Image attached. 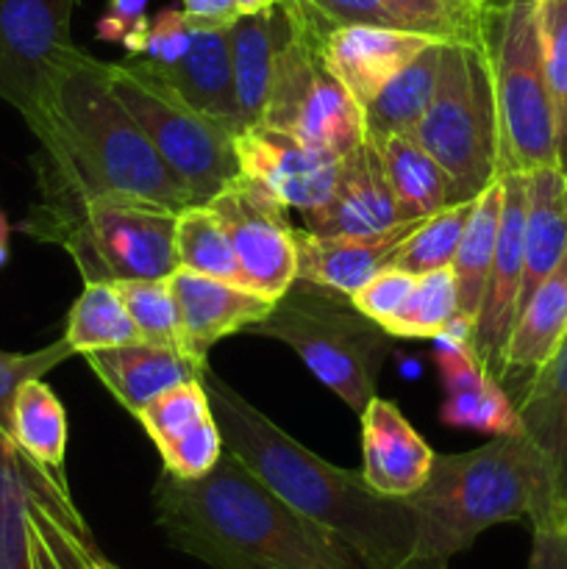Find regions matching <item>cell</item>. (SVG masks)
<instances>
[{
    "instance_id": "30",
    "label": "cell",
    "mask_w": 567,
    "mask_h": 569,
    "mask_svg": "<svg viewBox=\"0 0 567 569\" xmlns=\"http://www.w3.org/2000/svg\"><path fill=\"white\" fill-rule=\"evenodd\" d=\"M372 144L378 148L387 181L398 200L400 220H426L445 206L459 203L448 172L411 139V133H395Z\"/></svg>"
},
{
    "instance_id": "6",
    "label": "cell",
    "mask_w": 567,
    "mask_h": 569,
    "mask_svg": "<svg viewBox=\"0 0 567 569\" xmlns=\"http://www.w3.org/2000/svg\"><path fill=\"white\" fill-rule=\"evenodd\" d=\"M245 333L292 348L311 376L356 415L378 395V376L395 339L361 315L350 295L300 278L276 300L270 315Z\"/></svg>"
},
{
    "instance_id": "40",
    "label": "cell",
    "mask_w": 567,
    "mask_h": 569,
    "mask_svg": "<svg viewBox=\"0 0 567 569\" xmlns=\"http://www.w3.org/2000/svg\"><path fill=\"white\" fill-rule=\"evenodd\" d=\"M545 78L556 120V148L567 167V0H539Z\"/></svg>"
},
{
    "instance_id": "33",
    "label": "cell",
    "mask_w": 567,
    "mask_h": 569,
    "mask_svg": "<svg viewBox=\"0 0 567 569\" xmlns=\"http://www.w3.org/2000/svg\"><path fill=\"white\" fill-rule=\"evenodd\" d=\"M64 339L81 356L94 353V350L142 342L115 283L100 281L83 283V292L78 295V300L70 309V317H67Z\"/></svg>"
},
{
    "instance_id": "15",
    "label": "cell",
    "mask_w": 567,
    "mask_h": 569,
    "mask_svg": "<svg viewBox=\"0 0 567 569\" xmlns=\"http://www.w3.org/2000/svg\"><path fill=\"white\" fill-rule=\"evenodd\" d=\"M26 476L28 537L37 569H120L106 559L87 520L72 503L64 472L37 465L20 450Z\"/></svg>"
},
{
    "instance_id": "11",
    "label": "cell",
    "mask_w": 567,
    "mask_h": 569,
    "mask_svg": "<svg viewBox=\"0 0 567 569\" xmlns=\"http://www.w3.org/2000/svg\"><path fill=\"white\" fill-rule=\"evenodd\" d=\"M206 206L231 239L242 287L270 300L281 298L298 281V250L287 206L245 172L233 176Z\"/></svg>"
},
{
    "instance_id": "16",
    "label": "cell",
    "mask_w": 567,
    "mask_h": 569,
    "mask_svg": "<svg viewBox=\"0 0 567 569\" xmlns=\"http://www.w3.org/2000/svg\"><path fill=\"white\" fill-rule=\"evenodd\" d=\"M300 217L306 231L320 237H378L404 222L381 156L370 139L365 137L359 148L339 159L331 198Z\"/></svg>"
},
{
    "instance_id": "10",
    "label": "cell",
    "mask_w": 567,
    "mask_h": 569,
    "mask_svg": "<svg viewBox=\"0 0 567 569\" xmlns=\"http://www.w3.org/2000/svg\"><path fill=\"white\" fill-rule=\"evenodd\" d=\"M284 3L292 17V31L276 53L261 122L337 156L350 153L367 137L365 109L328 70L322 53L328 33L306 0Z\"/></svg>"
},
{
    "instance_id": "28",
    "label": "cell",
    "mask_w": 567,
    "mask_h": 569,
    "mask_svg": "<svg viewBox=\"0 0 567 569\" xmlns=\"http://www.w3.org/2000/svg\"><path fill=\"white\" fill-rule=\"evenodd\" d=\"M153 76L170 83L195 109L222 117V120L239 126L231 48H228V26H192V42H189V50L183 53V59L178 64L167 67V70L153 72Z\"/></svg>"
},
{
    "instance_id": "25",
    "label": "cell",
    "mask_w": 567,
    "mask_h": 569,
    "mask_svg": "<svg viewBox=\"0 0 567 569\" xmlns=\"http://www.w3.org/2000/svg\"><path fill=\"white\" fill-rule=\"evenodd\" d=\"M442 370L448 383V403L442 420L448 426L476 428L489 437L523 433L517 403L506 395L498 378L478 361L470 342H448L442 348Z\"/></svg>"
},
{
    "instance_id": "22",
    "label": "cell",
    "mask_w": 567,
    "mask_h": 569,
    "mask_svg": "<svg viewBox=\"0 0 567 569\" xmlns=\"http://www.w3.org/2000/svg\"><path fill=\"white\" fill-rule=\"evenodd\" d=\"M434 39L372 26H342L326 37V64L365 109L378 89Z\"/></svg>"
},
{
    "instance_id": "21",
    "label": "cell",
    "mask_w": 567,
    "mask_h": 569,
    "mask_svg": "<svg viewBox=\"0 0 567 569\" xmlns=\"http://www.w3.org/2000/svg\"><path fill=\"white\" fill-rule=\"evenodd\" d=\"M94 376L106 383L117 403L133 417L142 415L156 398L187 381H200L209 365L189 359L167 345L131 342L87 353Z\"/></svg>"
},
{
    "instance_id": "26",
    "label": "cell",
    "mask_w": 567,
    "mask_h": 569,
    "mask_svg": "<svg viewBox=\"0 0 567 569\" xmlns=\"http://www.w3.org/2000/svg\"><path fill=\"white\" fill-rule=\"evenodd\" d=\"M528 176L523 228V283L517 311L567 253V167L548 164Z\"/></svg>"
},
{
    "instance_id": "19",
    "label": "cell",
    "mask_w": 567,
    "mask_h": 569,
    "mask_svg": "<svg viewBox=\"0 0 567 569\" xmlns=\"http://www.w3.org/2000/svg\"><path fill=\"white\" fill-rule=\"evenodd\" d=\"M361 476L387 498H409L426 483L434 450L409 426L400 409L384 398H372L361 411Z\"/></svg>"
},
{
    "instance_id": "4",
    "label": "cell",
    "mask_w": 567,
    "mask_h": 569,
    "mask_svg": "<svg viewBox=\"0 0 567 569\" xmlns=\"http://www.w3.org/2000/svg\"><path fill=\"white\" fill-rule=\"evenodd\" d=\"M417 522V561L448 569L500 522H543L554 517L545 461L526 433L493 437L467 453L434 456L431 472L404 498Z\"/></svg>"
},
{
    "instance_id": "44",
    "label": "cell",
    "mask_w": 567,
    "mask_h": 569,
    "mask_svg": "<svg viewBox=\"0 0 567 569\" xmlns=\"http://www.w3.org/2000/svg\"><path fill=\"white\" fill-rule=\"evenodd\" d=\"M531 537L528 569H567V522H531Z\"/></svg>"
},
{
    "instance_id": "31",
    "label": "cell",
    "mask_w": 567,
    "mask_h": 569,
    "mask_svg": "<svg viewBox=\"0 0 567 569\" xmlns=\"http://www.w3.org/2000/svg\"><path fill=\"white\" fill-rule=\"evenodd\" d=\"M442 56L445 42L434 39L404 70L395 72L378 89L376 98L365 106L367 139L378 142V139L395 137V133H411V128L420 122V117L431 106L434 92H437Z\"/></svg>"
},
{
    "instance_id": "2",
    "label": "cell",
    "mask_w": 567,
    "mask_h": 569,
    "mask_svg": "<svg viewBox=\"0 0 567 569\" xmlns=\"http://www.w3.org/2000/svg\"><path fill=\"white\" fill-rule=\"evenodd\" d=\"M39 192L128 200L181 211L195 206L139 122L117 100L106 61L76 48L50 76L31 126Z\"/></svg>"
},
{
    "instance_id": "18",
    "label": "cell",
    "mask_w": 567,
    "mask_h": 569,
    "mask_svg": "<svg viewBox=\"0 0 567 569\" xmlns=\"http://www.w3.org/2000/svg\"><path fill=\"white\" fill-rule=\"evenodd\" d=\"M170 289L178 300L183 331V353L209 365L211 345L228 333L248 331L272 311L276 300L256 295L239 283L178 267L170 278Z\"/></svg>"
},
{
    "instance_id": "3",
    "label": "cell",
    "mask_w": 567,
    "mask_h": 569,
    "mask_svg": "<svg viewBox=\"0 0 567 569\" xmlns=\"http://www.w3.org/2000/svg\"><path fill=\"white\" fill-rule=\"evenodd\" d=\"M153 515L170 548L211 569H367L348 545L284 503L228 450L198 481L161 470Z\"/></svg>"
},
{
    "instance_id": "13",
    "label": "cell",
    "mask_w": 567,
    "mask_h": 569,
    "mask_svg": "<svg viewBox=\"0 0 567 569\" xmlns=\"http://www.w3.org/2000/svg\"><path fill=\"white\" fill-rule=\"evenodd\" d=\"M342 156L300 142L292 133L256 122L237 131L239 172L253 178L287 209L300 214L326 203L334 192Z\"/></svg>"
},
{
    "instance_id": "37",
    "label": "cell",
    "mask_w": 567,
    "mask_h": 569,
    "mask_svg": "<svg viewBox=\"0 0 567 569\" xmlns=\"http://www.w3.org/2000/svg\"><path fill=\"white\" fill-rule=\"evenodd\" d=\"M456 322V287L448 270H434L415 278L404 309L387 326L395 339L445 337Z\"/></svg>"
},
{
    "instance_id": "24",
    "label": "cell",
    "mask_w": 567,
    "mask_h": 569,
    "mask_svg": "<svg viewBox=\"0 0 567 569\" xmlns=\"http://www.w3.org/2000/svg\"><path fill=\"white\" fill-rule=\"evenodd\" d=\"M289 31H292V17H289L284 0L265 11H256V14H239L228 26L239 128L261 122L267 94H270L276 53L287 42Z\"/></svg>"
},
{
    "instance_id": "41",
    "label": "cell",
    "mask_w": 567,
    "mask_h": 569,
    "mask_svg": "<svg viewBox=\"0 0 567 569\" xmlns=\"http://www.w3.org/2000/svg\"><path fill=\"white\" fill-rule=\"evenodd\" d=\"M189 42H192V26L183 11H165L150 26H139L137 31L126 33V44L131 50L128 61L161 72L183 59Z\"/></svg>"
},
{
    "instance_id": "12",
    "label": "cell",
    "mask_w": 567,
    "mask_h": 569,
    "mask_svg": "<svg viewBox=\"0 0 567 569\" xmlns=\"http://www.w3.org/2000/svg\"><path fill=\"white\" fill-rule=\"evenodd\" d=\"M78 0H0V100L14 106L26 126L39 117L56 67L78 48L72 9Z\"/></svg>"
},
{
    "instance_id": "35",
    "label": "cell",
    "mask_w": 567,
    "mask_h": 569,
    "mask_svg": "<svg viewBox=\"0 0 567 569\" xmlns=\"http://www.w3.org/2000/svg\"><path fill=\"white\" fill-rule=\"evenodd\" d=\"M472 206H476V198L459 200V203L445 206L437 214L417 222L415 231L395 250L392 264L389 267H395L400 272H409V276L448 270L456 256V248L461 242V233H465L467 222H470Z\"/></svg>"
},
{
    "instance_id": "7",
    "label": "cell",
    "mask_w": 567,
    "mask_h": 569,
    "mask_svg": "<svg viewBox=\"0 0 567 569\" xmlns=\"http://www.w3.org/2000/svg\"><path fill=\"white\" fill-rule=\"evenodd\" d=\"M481 44L493 70L498 176L561 164L545 78L539 0H484Z\"/></svg>"
},
{
    "instance_id": "38",
    "label": "cell",
    "mask_w": 567,
    "mask_h": 569,
    "mask_svg": "<svg viewBox=\"0 0 567 569\" xmlns=\"http://www.w3.org/2000/svg\"><path fill=\"white\" fill-rule=\"evenodd\" d=\"M137 420L142 422V428L161 453V450L209 428L215 422V415H211L203 381H187L156 398Z\"/></svg>"
},
{
    "instance_id": "36",
    "label": "cell",
    "mask_w": 567,
    "mask_h": 569,
    "mask_svg": "<svg viewBox=\"0 0 567 569\" xmlns=\"http://www.w3.org/2000/svg\"><path fill=\"white\" fill-rule=\"evenodd\" d=\"M0 569H37L28 537L20 448L0 437Z\"/></svg>"
},
{
    "instance_id": "39",
    "label": "cell",
    "mask_w": 567,
    "mask_h": 569,
    "mask_svg": "<svg viewBox=\"0 0 567 569\" xmlns=\"http://www.w3.org/2000/svg\"><path fill=\"white\" fill-rule=\"evenodd\" d=\"M115 289L120 292L142 342L167 345V348H176L183 353L181 311H178V300L167 278H156V281H120L115 283Z\"/></svg>"
},
{
    "instance_id": "45",
    "label": "cell",
    "mask_w": 567,
    "mask_h": 569,
    "mask_svg": "<svg viewBox=\"0 0 567 569\" xmlns=\"http://www.w3.org/2000/svg\"><path fill=\"white\" fill-rule=\"evenodd\" d=\"M183 17L192 26L220 28L231 26L239 17V11L233 0H183Z\"/></svg>"
},
{
    "instance_id": "32",
    "label": "cell",
    "mask_w": 567,
    "mask_h": 569,
    "mask_svg": "<svg viewBox=\"0 0 567 569\" xmlns=\"http://www.w3.org/2000/svg\"><path fill=\"white\" fill-rule=\"evenodd\" d=\"M11 442L37 465L64 472L67 415L42 378L26 381L17 392L11 411Z\"/></svg>"
},
{
    "instance_id": "23",
    "label": "cell",
    "mask_w": 567,
    "mask_h": 569,
    "mask_svg": "<svg viewBox=\"0 0 567 569\" xmlns=\"http://www.w3.org/2000/svg\"><path fill=\"white\" fill-rule=\"evenodd\" d=\"M420 220L400 222L398 228L378 237H320L306 228H295L298 250V278L317 287L354 295L372 276L392 264L395 250L404 244Z\"/></svg>"
},
{
    "instance_id": "20",
    "label": "cell",
    "mask_w": 567,
    "mask_h": 569,
    "mask_svg": "<svg viewBox=\"0 0 567 569\" xmlns=\"http://www.w3.org/2000/svg\"><path fill=\"white\" fill-rule=\"evenodd\" d=\"M523 433L539 450L550 483V520L567 522V333L515 400Z\"/></svg>"
},
{
    "instance_id": "17",
    "label": "cell",
    "mask_w": 567,
    "mask_h": 569,
    "mask_svg": "<svg viewBox=\"0 0 567 569\" xmlns=\"http://www.w3.org/2000/svg\"><path fill=\"white\" fill-rule=\"evenodd\" d=\"M326 33L372 26L442 42L481 44L484 0H306Z\"/></svg>"
},
{
    "instance_id": "8",
    "label": "cell",
    "mask_w": 567,
    "mask_h": 569,
    "mask_svg": "<svg viewBox=\"0 0 567 569\" xmlns=\"http://www.w3.org/2000/svg\"><path fill=\"white\" fill-rule=\"evenodd\" d=\"M117 100L139 122L167 170L189 192L192 203H209L239 176V126L189 106L159 76L133 61H106Z\"/></svg>"
},
{
    "instance_id": "14",
    "label": "cell",
    "mask_w": 567,
    "mask_h": 569,
    "mask_svg": "<svg viewBox=\"0 0 567 569\" xmlns=\"http://www.w3.org/2000/svg\"><path fill=\"white\" fill-rule=\"evenodd\" d=\"M526 200H528V176L526 172H509L500 176V220L498 239H495L493 270H489L487 295L478 311V320L470 333V348L484 367L500 376L506 339L517 317V300H520L523 283V228H526Z\"/></svg>"
},
{
    "instance_id": "29",
    "label": "cell",
    "mask_w": 567,
    "mask_h": 569,
    "mask_svg": "<svg viewBox=\"0 0 567 569\" xmlns=\"http://www.w3.org/2000/svg\"><path fill=\"white\" fill-rule=\"evenodd\" d=\"M500 220V178L489 183L472 206L470 222H467L461 242L456 248L454 261H450V276L456 287V322L454 328L470 337L472 326L478 320V311L487 295L489 270H493L495 239H498Z\"/></svg>"
},
{
    "instance_id": "42",
    "label": "cell",
    "mask_w": 567,
    "mask_h": 569,
    "mask_svg": "<svg viewBox=\"0 0 567 569\" xmlns=\"http://www.w3.org/2000/svg\"><path fill=\"white\" fill-rule=\"evenodd\" d=\"M70 356H76V350L70 348L67 339H59V342L33 350V353H6V350H0V437L11 439V411H14V398L22 383L42 378L44 372L59 367Z\"/></svg>"
},
{
    "instance_id": "43",
    "label": "cell",
    "mask_w": 567,
    "mask_h": 569,
    "mask_svg": "<svg viewBox=\"0 0 567 569\" xmlns=\"http://www.w3.org/2000/svg\"><path fill=\"white\" fill-rule=\"evenodd\" d=\"M415 278L417 276L387 267V270H381L378 276H372L365 287L356 289V292L350 295V300H354V306L361 315H367L372 322H378V326L387 331L389 322H392L395 317H398V311L404 309L406 298H409L411 287H415Z\"/></svg>"
},
{
    "instance_id": "1",
    "label": "cell",
    "mask_w": 567,
    "mask_h": 569,
    "mask_svg": "<svg viewBox=\"0 0 567 569\" xmlns=\"http://www.w3.org/2000/svg\"><path fill=\"white\" fill-rule=\"evenodd\" d=\"M222 445L272 495L348 545L367 569H422L417 522L404 498L378 495L361 470L328 465L289 437L217 372H203Z\"/></svg>"
},
{
    "instance_id": "27",
    "label": "cell",
    "mask_w": 567,
    "mask_h": 569,
    "mask_svg": "<svg viewBox=\"0 0 567 569\" xmlns=\"http://www.w3.org/2000/svg\"><path fill=\"white\" fill-rule=\"evenodd\" d=\"M567 333V253L554 272L520 306L500 361V376H517L523 383L556 353Z\"/></svg>"
},
{
    "instance_id": "47",
    "label": "cell",
    "mask_w": 567,
    "mask_h": 569,
    "mask_svg": "<svg viewBox=\"0 0 567 569\" xmlns=\"http://www.w3.org/2000/svg\"><path fill=\"white\" fill-rule=\"evenodd\" d=\"M9 261V222H6V214L0 211V267Z\"/></svg>"
},
{
    "instance_id": "34",
    "label": "cell",
    "mask_w": 567,
    "mask_h": 569,
    "mask_svg": "<svg viewBox=\"0 0 567 569\" xmlns=\"http://www.w3.org/2000/svg\"><path fill=\"white\" fill-rule=\"evenodd\" d=\"M176 253L178 267L200 276L222 278L242 287V272L233 256L231 239L206 203L187 206L176 217Z\"/></svg>"
},
{
    "instance_id": "9",
    "label": "cell",
    "mask_w": 567,
    "mask_h": 569,
    "mask_svg": "<svg viewBox=\"0 0 567 569\" xmlns=\"http://www.w3.org/2000/svg\"><path fill=\"white\" fill-rule=\"evenodd\" d=\"M411 139L442 164L456 200H472L498 181V117L484 44L445 42L431 106Z\"/></svg>"
},
{
    "instance_id": "46",
    "label": "cell",
    "mask_w": 567,
    "mask_h": 569,
    "mask_svg": "<svg viewBox=\"0 0 567 569\" xmlns=\"http://www.w3.org/2000/svg\"><path fill=\"white\" fill-rule=\"evenodd\" d=\"M233 3H237L239 14H256V11L270 9V6L278 3V0H233Z\"/></svg>"
},
{
    "instance_id": "5",
    "label": "cell",
    "mask_w": 567,
    "mask_h": 569,
    "mask_svg": "<svg viewBox=\"0 0 567 569\" xmlns=\"http://www.w3.org/2000/svg\"><path fill=\"white\" fill-rule=\"evenodd\" d=\"M39 194L42 200L20 222V231L67 250L83 283L156 281L178 270V211L128 200Z\"/></svg>"
}]
</instances>
